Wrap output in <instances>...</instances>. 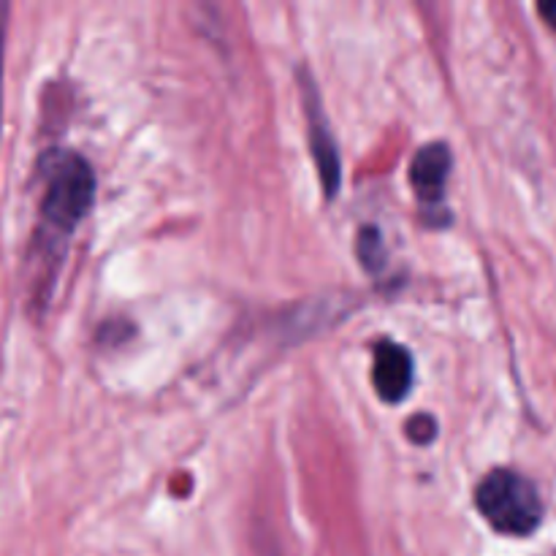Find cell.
<instances>
[{
    "label": "cell",
    "mask_w": 556,
    "mask_h": 556,
    "mask_svg": "<svg viewBox=\"0 0 556 556\" xmlns=\"http://www.w3.org/2000/svg\"><path fill=\"white\" fill-rule=\"evenodd\" d=\"M358 253H362V261L367 269H380L386 261V250H383V242H380V233L378 228H364L362 231V239H358Z\"/></svg>",
    "instance_id": "8992f818"
},
{
    "label": "cell",
    "mask_w": 556,
    "mask_h": 556,
    "mask_svg": "<svg viewBox=\"0 0 556 556\" xmlns=\"http://www.w3.org/2000/svg\"><path fill=\"white\" fill-rule=\"evenodd\" d=\"M304 106H307V125H309V147H313L315 163H318L320 179L326 185V193L334 195L340 188V155H337V144L331 139V128L326 123V114L320 109L318 92L313 85L304 87Z\"/></svg>",
    "instance_id": "3957f363"
},
{
    "label": "cell",
    "mask_w": 556,
    "mask_h": 556,
    "mask_svg": "<svg viewBox=\"0 0 556 556\" xmlns=\"http://www.w3.org/2000/svg\"><path fill=\"white\" fill-rule=\"evenodd\" d=\"M476 505L483 519L503 535H532L543 521L541 494L514 470L489 472L478 486Z\"/></svg>",
    "instance_id": "7a4b0ae2"
},
{
    "label": "cell",
    "mask_w": 556,
    "mask_h": 556,
    "mask_svg": "<svg viewBox=\"0 0 556 556\" xmlns=\"http://www.w3.org/2000/svg\"><path fill=\"white\" fill-rule=\"evenodd\" d=\"M451 172V150L443 141H434L418 150L410 166V182L424 204H440Z\"/></svg>",
    "instance_id": "5b68a950"
},
{
    "label": "cell",
    "mask_w": 556,
    "mask_h": 556,
    "mask_svg": "<svg viewBox=\"0 0 556 556\" xmlns=\"http://www.w3.org/2000/svg\"><path fill=\"white\" fill-rule=\"evenodd\" d=\"M5 20H9V5L0 3V81H3V52H5ZM3 96V90H0Z\"/></svg>",
    "instance_id": "ba28073f"
},
{
    "label": "cell",
    "mask_w": 556,
    "mask_h": 556,
    "mask_svg": "<svg viewBox=\"0 0 556 556\" xmlns=\"http://www.w3.org/2000/svg\"><path fill=\"white\" fill-rule=\"evenodd\" d=\"M96 195V177L85 157L63 155L54 163L41 201V242H60L87 215Z\"/></svg>",
    "instance_id": "6da1fadb"
},
{
    "label": "cell",
    "mask_w": 556,
    "mask_h": 556,
    "mask_svg": "<svg viewBox=\"0 0 556 556\" xmlns=\"http://www.w3.org/2000/svg\"><path fill=\"white\" fill-rule=\"evenodd\" d=\"M538 11H541L543 20H546L548 27L556 33V0H552V3H541L538 5Z\"/></svg>",
    "instance_id": "9c48e42d"
},
{
    "label": "cell",
    "mask_w": 556,
    "mask_h": 556,
    "mask_svg": "<svg viewBox=\"0 0 556 556\" xmlns=\"http://www.w3.org/2000/svg\"><path fill=\"white\" fill-rule=\"evenodd\" d=\"M407 434H410V440H416V443H429V440H434V421L432 416H416L410 424H407Z\"/></svg>",
    "instance_id": "52a82bcc"
},
{
    "label": "cell",
    "mask_w": 556,
    "mask_h": 556,
    "mask_svg": "<svg viewBox=\"0 0 556 556\" xmlns=\"http://www.w3.org/2000/svg\"><path fill=\"white\" fill-rule=\"evenodd\" d=\"M375 389L380 400L402 402L413 386V358L410 353L394 342H380L375 351Z\"/></svg>",
    "instance_id": "277c9868"
}]
</instances>
